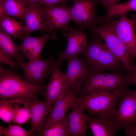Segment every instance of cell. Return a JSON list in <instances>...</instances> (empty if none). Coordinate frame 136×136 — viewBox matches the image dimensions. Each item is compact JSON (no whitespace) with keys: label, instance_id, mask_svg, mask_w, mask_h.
Masks as SVG:
<instances>
[{"label":"cell","instance_id":"cell-8","mask_svg":"<svg viewBox=\"0 0 136 136\" xmlns=\"http://www.w3.org/2000/svg\"><path fill=\"white\" fill-rule=\"evenodd\" d=\"M54 61L51 55L45 60L41 58L27 63L20 62L24 74L23 79L34 84L45 87L44 80L51 75Z\"/></svg>","mask_w":136,"mask_h":136},{"label":"cell","instance_id":"cell-20","mask_svg":"<svg viewBox=\"0 0 136 136\" xmlns=\"http://www.w3.org/2000/svg\"><path fill=\"white\" fill-rule=\"evenodd\" d=\"M26 5L24 0H0V9L6 14L25 20Z\"/></svg>","mask_w":136,"mask_h":136},{"label":"cell","instance_id":"cell-10","mask_svg":"<svg viewBox=\"0 0 136 136\" xmlns=\"http://www.w3.org/2000/svg\"><path fill=\"white\" fill-rule=\"evenodd\" d=\"M119 19L111 21L118 36L123 42L131 59L136 58V21L128 19L126 14L120 16Z\"/></svg>","mask_w":136,"mask_h":136},{"label":"cell","instance_id":"cell-28","mask_svg":"<svg viewBox=\"0 0 136 136\" xmlns=\"http://www.w3.org/2000/svg\"><path fill=\"white\" fill-rule=\"evenodd\" d=\"M0 62L1 63H4L14 69L18 67H21V65L19 62L15 61L13 58L7 56L1 50Z\"/></svg>","mask_w":136,"mask_h":136},{"label":"cell","instance_id":"cell-22","mask_svg":"<svg viewBox=\"0 0 136 136\" xmlns=\"http://www.w3.org/2000/svg\"><path fill=\"white\" fill-rule=\"evenodd\" d=\"M36 133L37 136H70L65 118L50 124L42 126Z\"/></svg>","mask_w":136,"mask_h":136},{"label":"cell","instance_id":"cell-21","mask_svg":"<svg viewBox=\"0 0 136 136\" xmlns=\"http://www.w3.org/2000/svg\"><path fill=\"white\" fill-rule=\"evenodd\" d=\"M0 21V28L14 39H23L29 36L26 33L25 26L14 19L7 16Z\"/></svg>","mask_w":136,"mask_h":136},{"label":"cell","instance_id":"cell-19","mask_svg":"<svg viewBox=\"0 0 136 136\" xmlns=\"http://www.w3.org/2000/svg\"><path fill=\"white\" fill-rule=\"evenodd\" d=\"M11 36L0 28V50L8 57L19 62L25 59L23 54L12 40Z\"/></svg>","mask_w":136,"mask_h":136},{"label":"cell","instance_id":"cell-11","mask_svg":"<svg viewBox=\"0 0 136 136\" xmlns=\"http://www.w3.org/2000/svg\"><path fill=\"white\" fill-rule=\"evenodd\" d=\"M60 64L57 60H55L51 77L46 86L45 91L42 93L46 101L53 107L55 102L69 89L66 73L62 72Z\"/></svg>","mask_w":136,"mask_h":136},{"label":"cell","instance_id":"cell-5","mask_svg":"<svg viewBox=\"0 0 136 136\" xmlns=\"http://www.w3.org/2000/svg\"><path fill=\"white\" fill-rule=\"evenodd\" d=\"M87 29L90 30L91 33L97 35L104 41L110 50L132 75L136 66L132 61L125 45L117 35L111 21L98 26L90 27Z\"/></svg>","mask_w":136,"mask_h":136},{"label":"cell","instance_id":"cell-18","mask_svg":"<svg viewBox=\"0 0 136 136\" xmlns=\"http://www.w3.org/2000/svg\"><path fill=\"white\" fill-rule=\"evenodd\" d=\"M88 127L95 136H113L121 128L109 119L86 115Z\"/></svg>","mask_w":136,"mask_h":136},{"label":"cell","instance_id":"cell-27","mask_svg":"<svg viewBox=\"0 0 136 136\" xmlns=\"http://www.w3.org/2000/svg\"><path fill=\"white\" fill-rule=\"evenodd\" d=\"M33 135L30 131H27L17 125L10 124L7 127L0 126V136H29Z\"/></svg>","mask_w":136,"mask_h":136},{"label":"cell","instance_id":"cell-15","mask_svg":"<svg viewBox=\"0 0 136 136\" xmlns=\"http://www.w3.org/2000/svg\"><path fill=\"white\" fill-rule=\"evenodd\" d=\"M53 106L46 101H43L37 95L30 98V111L31 126L30 131L36 132L42 125Z\"/></svg>","mask_w":136,"mask_h":136},{"label":"cell","instance_id":"cell-26","mask_svg":"<svg viewBox=\"0 0 136 136\" xmlns=\"http://www.w3.org/2000/svg\"><path fill=\"white\" fill-rule=\"evenodd\" d=\"M19 99L0 101V118L2 120L9 124H11Z\"/></svg>","mask_w":136,"mask_h":136},{"label":"cell","instance_id":"cell-9","mask_svg":"<svg viewBox=\"0 0 136 136\" xmlns=\"http://www.w3.org/2000/svg\"><path fill=\"white\" fill-rule=\"evenodd\" d=\"M40 5L48 26L49 33L55 34L61 29L63 32H69L68 24L72 20L69 7L64 4L50 6Z\"/></svg>","mask_w":136,"mask_h":136},{"label":"cell","instance_id":"cell-24","mask_svg":"<svg viewBox=\"0 0 136 136\" xmlns=\"http://www.w3.org/2000/svg\"><path fill=\"white\" fill-rule=\"evenodd\" d=\"M30 98H20L17 105L12 122L22 124L30 118Z\"/></svg>","mask_w":136,"mask_h":136},{"label":"cell","instance_id":"cell-7","mask_svg":"<svg viewBox=\"0 0 136 136\" xmlns=\"http://www.w3.org/2000/svg\"><path fill=\"white\" fill-rule=\"evenodd\" d=\"M118 102L116 112L110 120L125 131L136 122V89L126 91L120 96Z\"/></svg>","mask_w":136,"mask_h":136},{"label":"cell","instance_id":"cell-17","mask_svg":"<svg viewBox=\"0 0 136 136\" xmlns=\"http://www.w3.org/2000/svg\"><path fill=\"white\" fill-rule=\"evenodd\" d=\"M25 13V30L28 35L36 30L42 33L48 31V26L40 5L35 4L27 5Z\"/></svg>","mask_w":136,"mask_h":136},{"label":"cell","instance_id":"cell-4","mask_svg":"<svg viewBox=\"0 0 136 136\" xmlns=\"http://www.w3.org/2000/svg\"><path fill=\"white\" fill-rule=\"evenodd\" d=\"M125 91L81 96L78 97V102L82 110L87 112L90 116H98L110 120L116 112L120 96Z\"/></svg>","mask_w":136,"mask_h":136},{"label":"cell","instance_id":"cell-23","mask_svg":"<svg viewBox=\"0 0 136 136\" xmlns=\"http://www.w3.org/2000/svg\"><path fill=\"white\" fill-rule=\"evenodd\" d=\"M107 12L104 17L106 22L111 20L113 17L126 14L128 12L136 11V0H130L123 4L115 3L105 7Z\"/></svg>","mask_w":136,"mask_h":136},{"label":"cell","instance_id":"cell-3","mask_svg":"<svg viewBox=\"0 0 136 136\" xmlns=\"http://www.w3.org/2000/svg\"><path fill=\"white\" fill-rule=\"evenodd\" d=\"M12 68H5L0 64L1 101L29 98L42 93L46 87L34 84L24 80Z\"/></svg>","mask_w":136,"mask_h":136},{"label":"cell","instance_id":"cell-6","mask_svg":"<svg viewBox=\"0 0 136 136\" xmlns=\"http://www.w3.org/2000/svg\"><path fill=\"white\" fill-rule=\"evenodd\" d=\"M73 2L72 6L69 8L72 20L80 27L87 29L106 22L104 17L96 15L95 7L98 3L96 0H73Z\"/></svg>","mask_w":136,"mask_h":136},{"label":"cell","instance_id":"cell-32","mask_svg":"<svg viewBox=\"0 0 136 136\" xmlns=\"http://www.w3.org/2000/svg\"><path fill=\"white\" fill-rule=\"evenodd\" d=\"M130 83L136 85V67L132 72L130 80Z\"/></svg>","mask_w":136,"mask_h":136},{"label":"cell","instance_id":"cell-31","mask_svg":"<svg viewBox=\"0 0 136 136\" xmlns=\"http://www.w3.org/2000/svg\"><path fill=\"white\" fill-rule=\"evenodd\" d=\"M120 0H96L97 1L101 2L106 7L111 5L119 1Z\"/></svg>","mask_w":136,"mask_h":136},{"label":"cell","instance_id":"cell-1","mask_svg":"<svg viewBox=\"0 0 136 136\" xmlns=\"http://www.w3.org/2000/svg\"><path fill=\"white\" fill-rule=\"evenodd\" d=\"M131 77L127 71L105 73L90 69L78 95L125 91L129 89Z\"/></svg>","mask_w":136,"mask_h":136},{"label":"cell","instance_id":"cell-2","mask_svg":"<svg viewBox=\"0 0 136 136\" xmlns=\"http://www.w3.org/2000/svg\"><path fill=\"white\" fill-rule=\"evenodd\" d=\"M92 40L88 42L82 54L89 68L92 70L112 72L127 71L123 64L114 55L97 35L91 33Z\"/></svg>","mask_w":136,"mask_h":136},{"label":"cell","instance_id":"cell-14","mask_svg":"<svg viewBox=\"0 0 136 136\" xmlns=\"http://www.w3.org/2000/svg\"><path fill=\"white\" fill-rule=\"evenodd\" d=\"M77 95V93L73 89L67 90L54 104L42 125H48L64 119L66 112L78 103Z\"/></svg>","mask_w":136,"mask_h":136},{"label":"cell","instance_id":"cell-33","mask_svg":"<svg viewBox=\"0 0 136 136\" xmlns=\"http://www.w3.org/2000/svg\"><path fill=\"white\" fill-rule=\"evenodd\" d=\"M41 0H24V2L27 5L36 4Z\"/></svg>","mask_w":136,"mask_h":136},{"label":"cell","instance_id":"cell-25","mask_svg":"<svg viewBox=\"0 0 136 136\" xmlns=\"http://www.w3.org/2000/svg\"><path fill=\"white\" fill-rule=\"evenodd\" d=\"M48 38L55 40L57 39V37L55 34L52 33L44 35L39 37L28 36L23 39L22 43L18 46L19 49L24 55L34 48L42 41Z\"/></svg>","mask_w":136,"mask_h":136},{"label":"cell","instance_id":"cell-13","mask_svg":"<svg viewBox=\"0 0 136 136\" xmlns=\"http://www.w3.org/2000/svg\"><path fill=\"white\" fill-rule=\"evenodd\" d=\"M66 73L69 89L77 93L81 89L90 69L83 59L75 57L67 59Z\"/></svg>","mask_w":136,"mask_h":136},{"label":"cell","instance_id":"cell-16","mask_svg":"<svg viewBox=\"0 0 136 136\" xmlns=\"http://www.w3.org/2000/svg\"><path fill=\"white\" fill-rule=\"evenodd\" d=\"M78 102L65 117L70 136H86L88 127L86 115Z\"/></svg>","mask_w":136,"mask_h":136},{"label":"cell","instance_id":"cell-30","mask_svg":"<svg viewBox=\"0 0 136 136\" xmlns=\"http://www.w3.org/2000/svg\"><path fill=\"white\" fill-rule=\"evenodd\" d=\"M126 135L130 136H136V124H135L128 129L125 131Z\"/></svg>","mask_w":136,"mask_h":136},{"label":"cell","instance_id":"cell-29","mask_svg":"<svg viewBox=\"0 0 136 136\" xmlns=\"http://www.w3.org/2000/svg\"><path fill=\"white\" fill-rule=\"evenodd\" d=\"M69 0H41L36 4L39 5L50 6L56 5L60 2H64Z\"/></svg>","mask_w":136,"mask_h":136},{"label":"cell","instance_id":"cell-34","mask_svg":"<svg viewBox=\"0 0 136 136\" xmlns=\"http://www.w3.org/2000/svg\"><path fill=\"white\" fill-rule=\"evenodd\" d=\"M132 18H133L136 21V15H133L132 17Z\"/></svg>","mask_w":136,"mask_h":136},{"label":"cell","instance_id":"cell-12","mask_svg":"<svg viewBox=\"0 0 136 136\" xmlns=\"http://www.w3.org/2000/svg\"><path fill=\"white\" fill-rule=\"evenodd\" d=\"M84 30L80 27L74 29L69 27V32H63V36L67 39V44L66 49L60 53L57 60L61 65L65 60L79 57L82 54L88 43V33H84Z\"/></svg>","mask_w":136,"mask_h":136}]
</instances>
